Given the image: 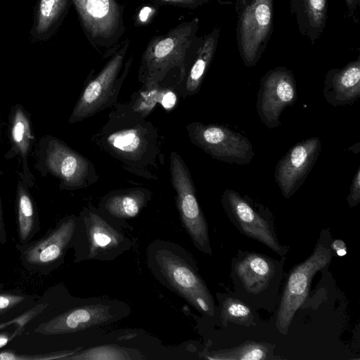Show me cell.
<instances>
[{"instance_id":"obj_1","label":"cell","mask_w":360,"mask_h":360,"mask_svg":"<svg viewBox=\"0 0 360 360\" xmlns=\"http://www.w3.org/2000/svg\"><path fill=\"white\" fill-rule=\"evenodd\" d=\"M45 292L48 306L13 339L20 354L72 350L79 334L120 321L131 312L125 302L107 297H76L61 284Z\"/></svg>"},{"instance_id":"obj_2","label":"cell","mask_w":360,"mask_h":360,"mask_svg":"<svg viewBox=\"0 0 360 360\" xmlns=\"http://www.w3.org/2000/svg\"><path fill=\"white\" fill-rule=\"evenodd\" d=\"M114 105L106 123L93 135V142L120 161L125 170L157 179L164 165L160 134L151 122L127 103Z\"/></svg>"},{"instance_id":"obj_3","label":"cell","mask_w":360,"mask_h":360,"mask_svg":"<svg viewBox=\"0 0 360 360\" xmlns=\"http://www.w3.org/2000/svg\"><path fill=\"white\" fill-rule=\"evenodd\" d=\"M146 255L148 266L159 283L202 314L215 315L214 298L184 247L157 239L148 245Z\"/></svg>"},{"instance_id":"obj_4","label":"cell","mask_w":360,"mask_h":360,"mask_svg":"<svg viewBox=\"0 0 360 360\" xmlns=\"http://www.w3.org/2000/svg\"><path fill=\"white\" fill-rule=\"evenodd\" d=\"M283 263L262 253L238 251L231 264L236 297L255 309L271 311L283 276Z\"/></svg>"},{"instance_id":"obj_5","label":"cell","mask_w":360,"mask_h":360,"mask_svg":"<svg viewBox=\"0 0 360 360\" xmlns=\"http://www.w3.org/2000/svg\"><path fill=\"white\" fill-rule=\"evenodd\" d=\"M132 246V240L122 229L111 224L91 205L83 207L77 216L71 243L74 263L113 261Z\"/></svg>"},{"instance_id":"obj_6","label":"cell","mask_w":360,"mask_h":360,"mask_svg":"<svg viewBox=\"0 0 360 360\" xmlns=\"http://www.w3.org/2000/svg\"><path fill=\"white\" fill-rule=\"evenodd\" d=\"M198 25V18H194L151 39L143 53L139 72V80L143 86L160 84L168 72L175 68L180 70V80L184 79L186 55L195 37Z\"/></svg>"},{"instance_id":"obj_7","label":"cell","mask_w":360,"mask_h":360,"mask_svg":"<svg viewBox=\"0 0 360 360\" xmlns=\"http://www.w3.org/2000/svg\"><path fill=\"white\" fill-rule=\"evenodd\" d=\"M328 229H323L312 253L307 259L294 266L288 274L276 317V328L287 335L297 310L307 297L315 274L330 263L334 252Z\"/></svg>"},{"instance_id":"obj_8","label":"cell","mask_w":360,"mask_h":360,"mask_svg":"<svg viewBox=\"0 0 360 360\" xmlns=\"http://www.w3.org/2000/svg\"><path fill=\"white\" fill-rule=\"evenodd\" d=\"M220 201L230 221L241 233L285 257L289 248L279 243L274 218L268 207L231 188L222 192Z\"/></svg>"},{"instance_id":"obj_9","label":"cell","mask_w":360,"mask_h":360,"mask_svg":"<svg viewBox=\"0 0 360 360\" xmlns=\"http://www.w3.org/2000/svg\"><path fill=\"white\" fill-rule=\"evenodd\" d=\"M129 41L105 64L99 74L82 91L69 119L70 123L82 121L115 104L122 84L129 71L132 58L123 63Z\"/></svg>"},{"instance_id":"obj_10","label":"cell","mask_w":360,"mask_h":360,"mask_svg":"<svg viewBox=\"0 0 360 360\" xmlns=\"http://www.w3.org/2000/svg\"><path fill=\"white\" fill-rule=\"evenodd\" d=\"M77 216H67L38 239L25 244H16L20 260L28 271L48 275L63 264L71 248Z\"/></svg>"},{"instance_id":"obj_11","label":"cell","mask_w":360,"mask_h":360,"mask_svg":"<svg viewBox=\"0 0 360 360\" xmlns=\"http://www.w3.org/2000/svg\"><path fill=\"white\" fill-rule=\"evenodd\" d=\"M170 174L183 226L195 247L201 252L212 255L208 226L197 200L193 181L184 161L175 151L170 155Z\"/></svg>"},{"instance_id":"obj_12","label":"cell","mask_w":360,"mask_h":360,"mask_svg":"<svg viewBox=\"0 0 360 360\" xmlns=\"http://www.w3.org/2000/svg\"><path fill=\"white\" fill-rule=\"evenodd\" d=\"M186 130L195 146L218 161L245 165L255 157L248 138L224 124L193 122L186 126Z\"/></svg>"},{"instance_id":"obj_13","label":"cell","mask_w":360,"mask_h":360,"mask_svg":"<svg viewBox=\"0 0 360 360\" xmlns=\"http://www.w3.org/2000/svg\"><path fill=\"white\" fill-rule=\"evenodd\" d=\"M273 0H249L236 13V39L247 68L258 63L273 30Z\"/></svg>"},{"instance_id":"obj_14","label":"cell","mask_w":360,"mask_h":360,"mask_svg":"<svg viewBox=\"0 0 360 360\" xmlns=\"http://www.w3.org/2000/svg\"><path fill=\"white\" fill-rule=\"evenodd\" d=\"M297 100L296 80L292 72L283 66L269 70L260 79L256 110L261 122L268 129L282 124L280 117L285 108Z\"/></svg>"},{"instance_id":"obj_15","label":"cell","mask_w":360,"mask_h":360,"mask_svg":"<svg viewBox=\"0 0 360 360\" xmlns=\"http://www.w3.org/2000/svg\"><path fill=\"white\" fill-rule=\"evenodd\" d=\"M321 148L320 137H309L291 146L278 162L274 179L285 198H290L303 185L319 156Z\"/></svg>"},{"instance_id":"obj_16","label":"cell","mask_w":360,"mask_h":360,"mask_svg":"<svg viewBox=\"0 0 360 360\" xmlns=\"http://www.w3.org/2000/svg\"><path fill=\"white\" fill-rule=\"evenodd\" d=\"M46 161L49 169L69 189L87 187L98 179L91 161L59 141L49 143Z\"/></svg>"},{"instance_id":"obj_17","label":"cell","mask_w":360,"mask_h":360,"mask_svg":"<svg viewBox=\"0 0 360 360\" xmlns=\"http://www.w3.org/2000/svg\"><path fill=\"white\" fill-rule=\"evenodd\" d=\"M90 39H109L120 30L122 13L115 0H75Z\"/></svg>"},{"instance_id":"obj_18","label":"cell","mask_w":360,"mask_h":360,"mask_svg":"<svg viewBox=\"0 0 360 360\" xmlns=\"http://www.w3.org/2000/svg\"><path fill=\"white\" fill-rule=\"evenodd\" d=\"M150 198L151 193L145 188L114 191L101 199L98 210L113 225L122 229L132 230L127 221L136 217L147 205Z\"/></svg>"},{"instance_id":"obj_19","label":"cell","mask_w":360,"mask_h":360,"mask_svg":"<svg viewBox=\"0 0 360 360\" xmlns=\"http://www.w3.org/2000/svg\"><path fill=\"white\" fill-rule=\"evenodd\" d=\"M323 94L333 107L352 105L360 97V58L342 68H331L326 74Z\"/></svg>"},{"instance_id":"obj_20","label":"cell","mask_w":360,"mask_h":360,"mask_svg":"<svg viewBox=\"0 0 360 360\" xmlns=\"http://www.w3.org/2000/svg\"><path fill=\"white\" fill-rule=\"evenodd\" d=\"M289 4L299 32L314 45L326 26L328 0H289Z\"/></svg>"},{"instance_id":"obj_21","label":"cell","mask_w":360,"mask_h":360,"mask_svg":"<svg viewBox=\"0 0 360 360\" xmlns=\"http://www.w3.org/2000/svg\"><path fill=\"white\" fill-rule=\"evenodd\" d=\"M219 35L220 28L214 27L202 39L186 79L185 86L186 95H193L199 91L216 52Z\"/></svg>"},{"instance_id":"obj_22","label":"cell","mask_w":360,"mask_h":360,"mask_svg":"<svg viewBox=\"0 0 360 360\" xmlns=\"http://www.w3.org/2000/svg\"><path fill=\"white\" fill-rule=\"evenodd\" d=\"M16 229L18 242L25 244L32 240L40 230V223L34 203L24 186L19 185L16 196Z\"/></svg>"},{"instance_id":"obj_23","label":"cell","mask_w":360,"mask_h":360,"mask_svg":"<svg viewBox=\"0 0 360 360\" xmlns=\"http://www.w3.org/2000/svg\"><path fill=\"white\" fill-rule=\"evenodd\" d=\"M274 347L267 342L247 341L231 349L209 352L202 357L210 360H266L273 358Z\"/></svg>"},{"instance_id":"obj_24","label":"cell","mask_w":360,"mask_h":360,"mask_svg":"<svg viewBox=\"0 0 360 360\" xmlns=\"http://www.w3.org/2000/svg\"><path fill=\"white\" fill-rule=\"evenodd\" d=\"M137 349L125 348L115 344H105L94 346L88 349L81 348L65 360H127L142 359Z\"/></svg>"},{"instance_id":"obj_25","label":"cell","mask_w":360,"mask_h":360,"mask_svg":"<svg viewBox=\"0 0 360 360\" xmlns=\"http://www.w3.org/2000/svg\"><path fill=\"white\" fill-rule=\"evenodd\" d=\"M256 315L249 304L236 296L226 295L221 299L220 318L224 324L231 322L246 327L256 326Z\"/></svg>"},{"instance_id":"obj_26","label":"cell","mask_w":360,"mask_h":360,"mask_svg":"<svg viewBox=\"0 0 360 360\" xmlns=\"http://www.w3.org/2000/svg\"><path fill=\"white\" fill-rule=\"evenodd\" d=\"M39 297L18 289L0 288V322L30 309L37 304Z\"/></svg>"},{"instance_id":"obj_27","label":"cell","mask_w":360,"mask_h":360,"mask_svg":"<svg viewBox=\"0 0 360 360\" xmlns=\"http://www.w3.org/2000/svg\"><path fill=\"white\" fill-rule=\"evenodd\" d=\"M11 137L15 148L24 162V169L26 172L28 170L27 168V156L33 136L31 134L29 120L24 111L20 108H17L14 113Z\"/></svg>"},{"instance_id":"obj_28","label":"cell","mask_w":360,"mask_h":360,"mask_svg":"<svg viewBox=\"0 0 360 360\" xmlns=\"http://www.w3.org/2000/svg\"><path fill=\"white\" fill-rule=\"evenodd\" d=\"M164 89L160 84L153 86H143V89L138 92L135 100L127 103L134 111L139 112L144 117L148 115L160 98Z\"/></svg>"},{"instance_id":"obj_29","label":"cell","mask_w":360,"mask_h":360,"mask_svg":"<svg viewBox=\"0 0 360 360\" xmlns=\"http://www.w3.org/2000/svg\"><path fill=\"white\" fill-rule=\"evenodd\" d=\"M48 297L46 292H44L42 296H40L37 304L30 309L12 319L1 321L0 322V331L12 328L25 329V325L41 313L48 306Z\"/></svg>"},{"instance_id":"obj_30","label":"cell","mask_w":360,"mask_h":360,"mask_svg":"<svg viewBox=\"0 0 360 360\" xmlns=\"http://www.w3.org/2000/svg\"><path fill=\"white\" fill-rule=\"evenodd\" d=\"M76 352L72 350H61L38 354H20L12 349L0 351V360H51L65 359Z\"/></svg>"},{"instance_id":"obj_31","label":"cell","mask_w":360,"mask_h":360,"mask_svg":"<svg viewBox=\"0 0 360 360\" xmlns=\"http://www.w3.org/2000/svg\"><path fill=\"white\" fill-rule=\"evenodd\" d=\"M349 207L356 206L360 202V166L358 167L352 179L349 192L347 197Z\"/></svg>"},{"instance_id":"obj_32","label":"cell","mask_w":360,"mask_h":360,"mask_svg":"<svg viewBox=\"0 0 360 360\" xmlns=\"http://www.w3.org/2000/svg\"><path fill=\"white\" fill-rule=\"evenodd\" d=\"M61 4L60 0H41L40 11L44 17L49 18L55 14Z\"/></svg>"},{"instance_id":"obj_33","label":"cell","mask_w":360,"mask_h":360,"mask_svg":"<svg viewBox=\"0 0 360 360\" xmlns=\"http://www.w3.org/2000/svg\"><path fill=\"white\" fill-rule=\"evenodd\" d=\"M162 3L167 4L169 5L182 7V8H195L202 4L208 2L210 0H158Z\"/></svg>"},{"instance_id":"obj_34","label":"cell","mask_w":360,"mask_h":360,"mask_svg":"<svg viewBox=\"0 0 360 360\" xmlns=\"http://www.w3.org/2000/svg\"><path fill=\"white\" fill-rule=\"evenodd\" d=\"M24 329L12 328L0 333V349L4 347L14 338L19 336Z\"/></svg>"},{"instance_id":"obj_35","label":"cell","mask_w":360,"mask_h":360,"mask_svg":"<svg viewBox=\"0 0 360 360\" xmlns=\"http://www.w3.org/2000/svg\"><path fill=\"white\" fill-rule=\"evenodd\" d=\"M155 12V10L153 7L148 6L143 7L137 15L136 22L138 25H141L148 23L150 18L153 16Z\"/></svg>"},{"instance_id":"obj_36","label":"cell","mask_w":360,"mask_h":360,"mask_svg":"<svg viewBox=\"0 0 360 360\" xmlns=\"http://www.w3.org/2000/svg\"><path fill=\"white\" fill-rule=\"evenodd\" d=\"M165 90V89H164ZM176 103V96L174 93L169 91H163L160 103L165 110H171Z\"/></svg>"},{"instance_id":"obj_37","label":"cell","mask_w":360,"mask_h":360,"mask_svg":"<svg viewBox=\"0 0 360 360\" xmlns=\"http://www.w3.org/2000/svg\"><path fill=\"white\" fill-rule=\"evenodd\" d=\"M349 17H350L354 22H358V10L360 6V0H345Z\"/></svg>"},{"instance_id":"obj_38","label":"cell","mask_w":360,"mask_h":360,"mask_svg":"<svg viewBox=\"0 0 360 360\" xmlns=\"http://www.w3.org/2000/svg\"><path fill=\"white\" fill-rule=\"evenodd\" d=\"M331 248L335 253L342 257L347 254V247L345 242L340 239L332 240Z\"/></svg>"},{"instance_id":"obj_39","label":"cell","mask_w":360,"mask_h":360,"mask_svg":"<svg viewBox=\"0 0 360 360\" xmlns=\"http://www.w3.org/2000/svg\"><path fill=\"white\" fill-rule=\"evenodd\" d=\"M7 242V233L4 221L1 202L0 199V244H5Z\"/></svg>"},{"instance_id":"obj_40","label":"cell","mask_w":360,"mask_h":360,"mask_svg":"<svg viewBox=\"0 0 360 360\" xmlns=\"http://www.w3.org/2000/svg\"><path fill=\"white\" fill-rule=\"evenodd\" d=\"M249 0H236L235 10L237 13L241 7L248 1Z\"/></svg>"}]
</instances>
